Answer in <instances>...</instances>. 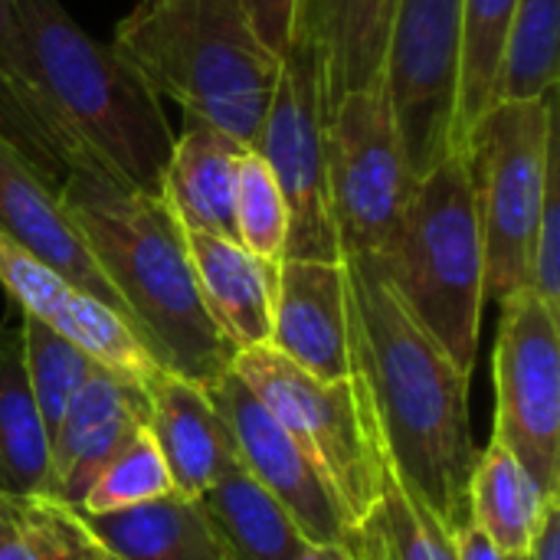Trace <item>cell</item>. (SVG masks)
<instances>
[{
  "instance_id": "10",
  "label": "cell",
  "mask_w": 560,
  "mask_h": 560,
  "mask_svg": "<svg viewBox=\"0 0 560 560\" xmlns=\"http://www.w3.org/2000/svg\"><path fill=\"white\" fill-rule=\"evenodd\" d=\"M492 381V440L525 466L551 502H560V308L532 289L502 302Z\"/></svg>"
},
{
  "instance_id": "32",
  "label": "cell",
  "mask_w": 560,
  "mask_h": 560,
  "mask_svg": "<svg viewBox=\"0 0 560 560\" xmlns=\"http://www.w3.org/2000/svg\"><path fill=\"white\" fill-rule=\"evenodd\" d=\"M532 292L560 308V161L551 167L532 246Z\"/></svg>"
},
{
  "instance_id": "33",
  "label": "cell",
  "mask_w": 560,
  "mask_h": 560,
  "mask_svg": "<svg viewBox=\"0 0 560 560\" xmlns=\"http://www.w3.org/2000/svg\"><path fill=\"white\" fill-rule=\"evenodd\" d=\"M253 33L259 36V43L282 59L292 36H295V23H299V3L302 0H240Z\"/></svg>"
},
{
  "instance_id": "16",
  "label": "cell",
  "mask_w": 560,
  "mask_h": 560,
  "mask_svg": "<svg viewBox=\"0 0 560 560\" xmlns=\"http://www.w3.org/2000/svg\"><path fill=\"white\" fill-rule=\"evenodd\" d=\"M0 230L26 253H33L43 266H49L62 282L108 305L128 322L115 289L108 285V279L89 256L85 243L79 240L75 226L62 213L56 190L3 135H0Z\"/></svg>"
},
{
  "instance_id": "4",
  "label": "cell",
  "mask_w": 560,
  "mask_h": 560,
  "mask_svg": "<svg viewBox=\"0 0 560 560\" xmlns=\"http://www.w3.org/2000/svg\"><path fill=\"white\" fill-rule=\"evenodd\" d=\"M184 115L253 144L279 59L259 43L240 0H138L112 43Z\"/></svg>"
},
{
  "instance_id": "34",
  "label": "cell",
  "mask_w": 560,
  "mask_h": 560,
  "mask_svg": "<svg viewBox=\"0 0 560 560\" xmlns=\"http://www.w3.org/2000/svg\"><path fill=\"white\" fill-rule=\"evenodd\" d=\"M0 560H36V551H33L10 499H0Z\"/></svg>"
},
{
  "instance_id": "29",
  "label": "cell",
  "mask_w": 560,
  "mask_h": 560,
  "mask_svg": "<svg viewBox=\"0 0 560 560\" xmlns=\"http://www.w3.org/2000/svg\"><path fill=\"white\" fill-rule=\"evenodd\" d=\"M20 335H23L26 381H30L36 410L46 423V433L52 440L69 404L102 371V364H95L66 335H59L52 325H46L43 318L30 312H20Z\"/></svg>"
},
{
  "instance_id": "31",
  "label": "cell",
  "mask_w": 560,
  "mask_h": 560,
  "mask_svg": "<svg viewBox=\"0 0 560 560\" xmlns=\"http://www.w3.org/2000/svg\"><path fill=\"white\" fill-rule=\"evenodd\" d=\"M233 240L259 259L279 262L289 243V207L266 167V161L246 148L236 164L233 190Z\"/></svg>"
},
{
  "instance_id": "37",
  "label": "cell",
  "mask_w": 560,
  "mask_h": 560,
  "mask_svg": "<svg viewBox=\"0 0 560 560\" xmlns=\"http://www.w3.org/2000/svg\"><path fill=\"white\" fill-rule=\"evenodd\" d=\"M299 560H358L348 545H305Z\"/></svg>"
},
{
  "instance_id": "23",
  "label": "cell",
  "mask_w": 560,
  "mask_h": 560,
  "mask_svg": "<svg viewBox=\"0 0 560 560\" xmlns=\"http://www.w3.org/2000/svg\"><path fill=\"white\" fill-rule=\"evenodd\" d=\"M49 495V433L36 410L20 325H0V499Z\"/></svg>"
},
{
  "instance_id": "2",
  "label": "cell",
  "mask_w": 560,
  "mask_h": 560,
  "mask_svg": "<svg viewBox=\"0 0 560 560\" xmlns=\"http://www.w3.org/2000/svg\"><path fill=\"white\" fill-rule=\"evenodd\" d=\"M56 197L151 358L210 390L236 348L203 305L184 226L167 203L128 187L89 154L69 164Z\"/></svg>"
},
{
  "instance_id": "18",
  "label": "cell",
  "mask_w": 560,
  "mask_h": 560,
  "mask_svg": "<svg viewBox=\"0 0 560 560\" xmlns=\"http://www.w3.org/2000/svg\"><path fill=\"white\" fill-rule=\"evenodd\" d=\"M197 285L213 325L236 348L269 345L279 262L259 259L230 236L184 230Z\"/></svg>"
},
{
  "instance_id": "15",
  "label": "cell",
  "mask_w": 560,
  "mask_h": 560,
  "mask_svg": "<svg viewBox=\"0 0 560 560\" xmlns=\"http://www.w3.org/2000/svg\"><path fill=\"white\" fill-rule=\"evenodd\" d=\"M148 427L144 384L98 371L69 404L49 440V495L66 509H79L85 489L102 466Z\"/></svg>"
},
{
  "instance_id": "27",
  "label": "cell",
  "mask_w": 560,
  "mask_h": 560,
  "mask_svg": "<svg viewBox=\"0 0 560 560\" xmlns=\"http://www.w3.org/2000/svg\"><path fill=\"white\" fill-rule=\"evenodd\" d=\"M560 0H518L505 36L495 102H532L558 89Z\"/></svg>"
},
{
  "instance_id": "5",
  "label": "cell",
  "mask_w": 560,
  "mask_h": 560,
  "mask_svg": "<svg viewBox=\"0 0 560 560\" xmlns=\"http://www.w3.org/2000/svg\"><path fill=\"white\" fill-rule=\"evenodd\" d=\"M413 322L472 377L486 308V249L469 151L427 171L384 259H374Z\"/></svg>"
},
{
  "instance_id": "14",
  "label": "cell",
  "mask_w": 560,
  "mask_h": 560,
  "mask_svg": "<svg viewBox=\"0 0 560 560\" xmlns=\"http://www.w3.org/2000/svg\"><path fill=\"white\" fill-rule=\"evenodd\" d=\"M269 348L322 381H345L354 374L345 262H279Z\"/></svg>"
},
{
  "instance_id": "28",
  "label": "cell",
  "mask_w": 560,
  "mask_h": 560,
  "mask_svg": "<svg viewBox=\"0 0 560 560\" xmlns=\"http://www.w3.org/2000/svg\"><path fill=\"white\" fill-rule=\"evenodd\" d=\"M518 0H463V62H459V98H456V151L479 118L495 105V75L505 49Z\"/></svg>"
},
{
  "instance_id": "24",
  "label": "cell",
  "mask_w": 560,
  "mask_h": 560,
  "mask_svg": "<svg viewBox=\"0 0 560 560\" xmlns=\"http://www.w3.org/2000/svg\"><path fill=\"white\" fill-rule=\"evenodd\" d=\"M233 560H299L308 545L292 515L233 459L197 499Z\"/></svg>"
},
{
  "instance_id": "22",
  "label": "cell",
  "mask_w": 560,
  "mask_h": 560,
  "mask_svg": "<svg viewBox=\"0 0 560 560\" xmlns=\"http://www.w3.org/2000/svg\"><path fill=\"white\" fill-rule=\"evenodd\" d=\"M79 518L121 560H233L200 502L177 492L128 512Z\"/></svg>"
},
{
  "instance_id": "12",
  "label": "cell",
  "mask_w": 560,
  "mask_h": 560,
  "mask_svg": "<svg viewBox=\"0 0 560 560\" xmlns=\"http://www.w3.org/2000/svg\"><path fill=\"white\" fill-rule=\"evenodd\" d=\"M207 394L230 430L236 459L292 515L302 538L308 545H345L351 525L338 499L253 390L226 371Z\"/></svg>"
},
{
  "instance_id": "36",
  "label": "cell",
  "mask_w": 560,
  "mask_h": 560,
  "mask_svg": "<svg viewBox=\"0 0 560 560\" xmlns=\"http://www.w3.org/2000/svg\"><path fill=\"white\" fill-rule=\"evenodd\" d=\"M535 560H560V505L548 509L545 515V525L538 532V541H535Z\"/></svg>"
},
{
  "instance_id": "38",
  "label": "cell",
  "mask_w": 560,
  "mask_h": 560,
  "mask_svg": "<svg viewBox=\"0 0 560 560\" xmlns=\"http://www.w3.org/2000/svg\"><path fill=\"white\" fill-rule=\"evenodd\" d=\"M85 528V525H82ZM82 555H85V560H121L118 555H112L105 545H98L95 538H92V532L85 528V538H82Z\"/></svg>"
},
{
  "instance_id": "1",
  "label": "cell",
  "mask_w": 560,
  "mask_h": 560,
  "mask_svg": "<svg viewBox=\"0 0 560 560\" xmlns=\"http://www.w3.org/2000/svg\"><path fill=\"white\" fill-rule=\"evenodd\" d=\"M354 374L390 472L453 535L469 522V377L400 305L374 259H341Z\"/></svg>"
},
{
  "instance_id": "19",
  "label": "cell",
  "mask_w": 560,
  "mask_h": 560,
  "mask_svg": "<svg viewBox=\"0 0 560 560\" xmlns=\"http://www.w3.org/2000/svg\"><path fill=\"white\" fill-rule=\"evenodd\" d=\"M243 151L246 144L217 125L184 115V131L174 135L161 177V200L184 230L233 240V190Z\"/></svg>"
},
{
  "instance_id": "26",
  "label": "cell",
  "mask_w": 560,
  "mask_h": 560,
  "mask_svg": "<svg viewBox=\"0 0 560 560\" xmlns=\"http://www.w3.org/2000/svg\"><path fill=\"white\" fill-rule=\"evenodd\" d=\"M345 545L358 560H459L453 535L390 472V466L377 502L351 528Z\"/></svg>"
},
{
  "instance_id": "9",
  "label": "cell",
  "mask_w": 560,
  "mask_h": 560,
  "mask_svg": "<svg viewBox=\"0 0 560 560\" xmlns=\"http://www.w3.org/2000/svg\"><path fill=\"white\" fill-rule=\"evenodd\" d=\"M325 158L341 259H384L417 187L384 79L348 92L331 108Z\"/></svg>"
},
{
  "instance_id": "35",
  "label": "cell",
  "mask_w": 560,
  "mask_h": 560,
  "mask_svg": "<svg viewBox=\"0 0 560 560\" xmlns=\"http://www.w3.org/2000/svg\"><path fill=\"white\" fill-rule=\"evenodd\" d=\"M453 541H456V555H459V560H535L532 555H528V558L502 555L495 545H489V538H486L472 522L459 525V528L453 532Z\"/></svg>"
},
{
  "instance_id": "21",
  "label": "cell",
  "mask_w": 560,
  "mask_h": 560,
  "mask_svg": "<svg viewBox=\"0 0 560 560\" xmlns=\"http://www.w3.org/2000/svg\"><path fill=\"white\" fill-rule=\"evenodd\" d=\"M397 0H302L299 30H305L322 56L328 105L348 92L384 79L387 33Z\"/></svg>"
},
{
  "instance_id": "8",
  "label": "cell",
  "mask_w": 560,
  "mask_h": 560,
  "mask_svg": "<svg viewBox=\"0 0 560 560\" xmlns=\"http://www.w3.org/2000/svg\"><path fill=\"white\" fill-rule=\"evenodd\" d=\"M328 85L322 56L305 30L279 59L269 108L253 138V151L272 171L289 207V243L282 259L341 262L328 207Z\"/></svg>"
},
{
  "instance_id": "7",
  "label": "cell",
  "mask_w": 560,
  "mask_h": 560,
  "mask_svg": "<svg viewBox=\"0 0 560 560\" xmlns=\"http://www.w3.org/2000/svg\"><path fill=\"white\" fill-rule=\"evenodd\" d=\"M476 180L486 302H505L532 289V246L545 184L558 164V89L532 102H495L469 141Z\"/></svg>"
},
{
  "instance_id": "11",
  "label": "cell",
  "mask_w": 560,
  "mask_h": 560,
  "mask_svg": "<svg viewBox=\"0 0 560 560\" xmlns=\"http://www.w3.org/2000/svg\"><path fill=\"white\" fill-rule=\"evenodd\" d=\"M459 62L463 0H397L381 75L417 180L456 151Z\"/></svg>"
},
{
  "instance_id": "25",
  "label": "cell",
  "mask_w": 560,
  "mask_h": 560,
  "mask_svg": "<svg viewBox=\"0 0 560 560\" xmlns=\"http://www.w3.org/2000/svg\"><path fill=\"white\" fill-rule=\"evenodd\" d=\"M555 505L560 502H551L525 472V466L495 440L476 456L469 479V522L502 555L528 558L535 551L545 515Z\"/></svg>"
},
{
  "instance_id": "13",
  "label": "cell",
  "mask_w": 560,
  "mask_h": 560,
  "mask_svg": "<svg viewBox=\"0 0 560 560\" xmlns=\"http://www.w3.org/2000/svg\"><path fill=\"white\" fill-rule=\"evenodd\" d=\"M0 285L16 302L20 312H30L46 325H52L105 371L131 377L138 384H144L161 371V364L151 358L138 331L118 312L62 282L49 266H43L20 243H13L3 230H0Z\"/></svg>"
},
{
  "instance_id": "20",
  "label": "cell",
  "mask_w": 560,
  "mask_h": 560,
  "mask_svg": "<svg viewBox=\"0 0 560 560\" xmlns=\"http://www.w3.org/2000/svg\"><path fill=\"white\" fill-rule=\"evenodd\" d=\"M0 135L52 190H59L69 164L85 158L39 92L13 0H0Z\"/></svg>"
},
{
  "instance_id": "30",
  "label": "cell",
  "mask_w": 560,
  "mask_h": 560,
  "mask_svg": "<svg viewBox=\"0 0 560 560\" xmlns=\"http://www.w3.org/2000/svg\"><path fill=\"white\" fill-rule=\"evenodd\" d=\"M171 492H174V482H171L167 463H164L154 436L144 427L102 466V472L85 489L79 509H72V512L85 515V518L115 515V512H128V509L148 505L154 499H164Z\"/></svg>"
},
{
  "instance_id": "17",
  "label": "cell",
  "mask_w": 560,
  "mask_h": 560,
  "mask_svg": "<svg viewBox=\"0 0 560 560\" xmlns=\"http://www.w3.org/2000/svg\"><path fill=\"white\" fill-rule=\"evenodd\" d=\"M148 390V433L154 436L174 492L200 499L220 472L236 459L230 430L213 407L210 394L171 371L144 381Z\"/></svg>"
},
{
  "instance_id": "6",
  "label": "cell",
  "mask_w": 560,
  "mask_h": 560,
  "mask_svg": "<svg viewBox=\"0 0 560 560\" xmlns=\"http://www.w3.org/2000/svg\"><path fill=\"white\" fill-rule=\"evenodd\" d=\"M230 371L292 436L354 528L387 479L384 443L358 374L322 381L269 345L236 351Z\"/></svg>"
},
{
  "instance_id": "3",
  "label": "cell",
  "mask_w": 560,
  "mask_h": 560,
  "mask_svg": "<svg viewBox=\"0 0 560 560\" xmlns=\"http://www.w3.org/2000/svg\"><path fill=\"white\" fill-rule=\"evenodd\" d=\"M39 92L69 138L128 187L161 197L174 148L161 95L59 0H13Z\"/></svg>"
}]
</instances>
